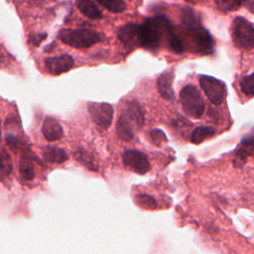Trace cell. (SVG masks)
<instances>
[{
    "mask_svg": "<svg viewBox=\"0 0 254 254\" xmlns=\"http://www.w3.org/2000/svg\"><path fill=\"white\" fill-rule=\"evenodd\" d=\"M173 29L170 21L162 15L145 20L139 24V47L147 50H156L160 47L163 37H167Z\"/></svg>",
    "mask_w": 254,
    "mask_h": 254,
    "instance_id": "1",
    "label": "cell"
},
{
    "mask_svg": "<svg viewBox=\"0 0 254 254\" xmlns=\"http://www.w3.org/2000/svg\"><path fill=\"white\" fill-rule=\"evenodd\" d=\"M59 39L73 48H88L100 42L102 37L90 29H64L60 31Z\"/></svg>",
    "mask_w": 254,
    "mask_h": 254,
    "instance_id": "2",
    "label": "cell"
},
{
    "mask_svg": "<svg viewBox=\"0 0 254 254\" xmlns=\"http://www.w3.org/2000/svg\"><path fill=\"white\" fill-rule=\"evenodd\" d=\"M180 101L185 113L192 118H200L204 111L203 99L194 85H186L180 92Z\"/></svg>",
    "mask_w": 254,
    "mask_h": 254,
    "instance_id": "3",
    "label": "cell"
},
{
    "mask_svg": "<svg viewBox=\"0 0 254 254\" xmlns=\"http://www.w3.org/2000/svg\"><path fill=\"white\" fill-rule=\"evenodd\" d=\"M232 38L238 48L252 49L254 47V27L246 19L236 17L232 24Z\"/></svg>",
    "mask_w": 254,
    "mask_h": 254,
    "instance_id": "4",
    "label": "cell"
},
{
    "mask_svg": "<svg viewBox=\"0 0 254 254\" xmlns=\"http://www.w3.org/2000/svg\"><path fill=\"white\" fill-rule=\"evenodd\" d=\"M199 84L211 103L219 105L223 102L226 95V87L221 80L209 75H200Z\"/></svg>",
    "mask_w": 254,
    "mask_h": 254,
    "instance_id": "5",
    "label": "cell"
},
{
    "mask_svg": "<svg viewBox=\"0 0 254 254\" xmlns=\"http://www.w3.org/2000/svg\"><path fill=\"white\" fill-rule=\"evenodd\" d=\"M187 35L194 52L203 55H207L213 52L214 43L207 30L203 29L202 27L187 29Z\"/></svg>",
    "mask_w": 254,
    "mask_h": 254,
    "instance_id": "6",
    "label": "cell"
},
{
    "mask_svg": "<svg viewBox=\"0 0 254 254\" xmlns=\"http://www.w3.org/2000/svg\"><path fill=\"white\" fill-rule=\"evenodd\" d=\"M88 112L92 121L100 129H108L113 119V107L109 103H89Z\"/></svg>",
    "mask_w": 254,
    "mask_h": 254,
    "instance_id": "7",
    "label": "cell"
},
{
    "mask_svg": "<svg viewBox=\"0 0 254 254\" xmlns=\"http://www.w3.org/2000/svg\"><path fill=\"white\" fill-rule=\"evenodd\" d=\"M122 160L126 168L140 175L146 174L151 169L147 156L138 150H126L122 154Z\"/></svg>",
    "mask_w": 254,
    "mask_h": 254,
    "instance_id": "8",
    "label": "cell"
},
{
    "mask_svg": "<svg viewBox=\"0 0 254 254\" xmlns=\"http://www.w3.org/2000/svg\"><path fill=\"white\" fill-rule=\"evenodd\" d=\"M73 59L69 55H61L58 57H50L45 59L47 70L54 75H59L69 70L73 66Z\"/></svg>",
    "mask_w": 254,
    "mask_h": 254,
    "instance_id": "9",
    "label": "cell"
},
{
    "mask_svg": "<svg viewBox=\"0 0 254 254\" xmlns=\"http://www.w3.org/2000/svg\"><path fill=\"white\" fill-rule=\"evenodd\" d=\"M173 81L174 71L172 68L162 72L157 79L158 91L162 95V97L167 100H173L175 96V92L173 89Z\"/></svg>",
    "mask_w": 254,
    "mask_h": 254,
    "instance_id": "10",
    "label": "cell"
},
{
    "mask_svg": "<svg viewBox=\"0 0 254 254\" xmlns=\"http://www.w3.org/2000/svg\"><path fill=\"white\" fill-rule=\"evenodd\" d=\"M139 24L127 23L118 30L119 40L128 47H139Z\"/></svg>",
    "mask_w": 254,
    "mask_h": 254,
    "instance_id": "11",
    "label": "cell"
},
{
    "mask_svg": "<svg viewBox=\"0 0 254 254\" xmlns=\"http://www.w3.org/2000/svg\"><path fill=\"white\" fill-rule=\"evenodd\" d=\"M42 133L50 142L60 140L64 135L62 125L54 117H47L45 119L42 126Z\"/></svg>",
    "mask_w": 254,
    "mask_h": 254,
    "instance_id": "12",
    "label": "cell"
},
{
    "mask_svg": "<svg viewBox=\"0 0 254 254\" xmlns=\"http://www.w3.org/2000/svg\"><path fill=\"white\" fill-rule=\"evenodd\" d=\"M254 153V134L243 138L237 148L234 165L241 167L245 163L246 159Z\"/></svg>",
    "mask_w": 254,
    "mask_h": 254,
    "instance_id": "13",
    "label": "cell"
},
{
    "mask_svg": "<svg viewBox=\"0 0 254 254\" xmlns=\"http://www.w3.org/2000/svg\"><path fill=\"white\" fill-rule=\"evenodd\" d=\"M131 120V122L138 128L144 124V113L140 104L136 100H129L126 103V112L124 113Z\"/></svg>",
    "mask_w": 254,
    "mask_h": 254,
    "instance_id": "14",
    "label": "cell"
},
{
    "mask_svg": "<svg viewBox=\"0 0 254 254\" xmlns=\"http://www.w3.org/2000/svg\"><path fill=\"white\" fill-rule=\"evenodd\" d=\"M131 120L126 116V114H121L118 118L116 124V133L121 140L130 141L134 137L133 127H132Z\"/></svg>",
    "mask_w": 254,
    "mask_h": 254,
    "instance_id": "15",
    "label": "cell"
},
{
    "mask_svg": "<svg viewBox=\"0 0 254 254\" xmlns=\"http://www.w3.org/2000/svg\"><path fill=\"white\" fill-rule=\"evenodd\" d=\"M43 156L47 162L53 164H61L67 160V154L65 151L56 146L45 148L43 151Z\"/></svg>",
    "mask_w": 254,
    "mask_h": 254,
    "instance_id": "16",
    "label": "cell"
},
{
    "mask_svg": "<svg viewBox=\"0 0 254 254\" xmlns=\"http://www.w3.org/2000/svg\"><path fill=\"white\" fill-rule=\"evenodd\" d=\"M181 21L183 25L187 27V29H195L201 27L199 16L191 7H183Z\"/></svg>",
    "mask_w": 254,
    "mask_h": 254,
    "instance_id": "17",
    "label": "cell"
},
{
    "mask_svg": "<svg viewBox=\"0 0 254 254\" xmlns=\"http://www.w3.org/2000/svg\"><path fill=\"white\" fill-rule=\"evenodd\" d=\"M78 10L86 17L91 19H100L102 18V13L97 7V5L89 0H80L76 2Z\"/></svg>",
    "mask_w": 254,
    "mask_h": 254,
    "instance_id": "18",
    "label": "cell"
},
{
    "mask_svg": "<svg viewBox=\"0 0 254 254\" xmlns=\"http://www.w3.org/2000/svg\"><path fill=\"white\" fill-rule=\"evenodd\" d=\"M215 133V129L210 126H199L196 127L190 136V141L193 144H199L204 140L212 137Z\"/></svg>",
    "mask_w": 254,
    "mask_h": 254,
    "instance_id": "19",
    "label": "cell"
},
{
    "mask_svg": "<svg viewBox=\"0 0 254 254\" xmlns=\"http://www.w3.org/2000/svg\"><path fill=\"white\" fill-rule=\"evenodd\" d=\"M166 41H167V44H168L170 50H172L174 53L182 54L185 51L184 43H183L182 39L178 36V34L174 31V29H172L170 31Z\"/></svg>",
    "mask_w": 254,
    "mask_h": 254,
    "instance_id": "20",
    "label": "cell"
},
{
    "mask_svg": "<svg viewBox=\"0 0 254 254\" xmlns=\"http://www.w3.org/2000/svg\"><path fill=\"white\" fill-rule=\"evenodd\" d=\"M20 173L21 176L27 180V181H32L34 179V167L31 159L28 157H22L20 160Z\"/></svg>",
    "mask_w": 254,
    "mask_h": 254,
    "instance_id": "21",
    "label": "cell"
},
{
    "mask_svg": "<svg viewBox=\"0 0 254 254\" xmlns=\"http://www.w3.org/2000/svg\"><path fill=\"white\" fill-rule=\"evenodd\" d=\"M98 3L112 13H121L126 9V3L122 0H110V1L99 0Z\"/></svg>",
    "mask_w": 254,
    "mask_h": 254,
    "instance_id": "22",
    "label": "cell"
},
{
    "mask_svg": "<svg viewBox=\"0 0 254 254\" xmlns=\"http://www.w3.org/2000/svg\"><path fill=\"white\" fill-rule=\"evenodd\" d=\"M74 158H75L76 161L80 162L82 165H84L86 168H88L90 170L95 171L97 169L96 164L94 163V160L89 156L88 153H86L83 150L76 151L75 154H74Z\"/></svg>",
    "mask_w": 254,
    "mask_h": 254,
    "instance_id": "23",
    "label": "cell"
},
{
    "mask_svg": "<svg viewBox=\"0 0 254 254\" xmlns=\"http://www.w3.org/2000/svg\"><path fill=\"white\" fill-rule=\"evenodd\" d=\"M241 91L248 96H254V73L242 77L240 80Z\"/></svg>",
    "mask_w": 254,
    "mask_h": 254,
    "instance_id": "24",
    "label": "cell"
},
{
    "mask_svg": "<svg viewBox=\"0 0 254 254\" xmlns=\"http://www.w3.org/2000/svg\"><path fill=\"white\" fill-rule=\"evenodd\" d=\"M11 171H12V163H11L10 156L8 155V153L6 152L5 149H2V152H1V175H2V178L9 176Z\"/></svg>",
    "mask_w": 254,
    "mask_h": 254,
    "instance_id": "25",
    "label": "cell"
},
{
    "mask_svg": "<svg viewBox=\"0 0 254 254\" xmlns=\"http://www.w3.org/2000/svg\"><path fill=\"white\" fill-rule=\"evenodd\" d=\"M136 201L139 205H141L142 207H145V208H155L157 205L154 197L149 194H145V193L138 194L136 196Z\"/></svg>",
    "mask_w": 254,
    "mask_h": 254,
    "instance_id": "26",
    "label": "cell"
},
{
    "mask_svg": "<svg viewBox=\"0 0 254 254\" xmlns=\"http://www.w3.org/2000/svg\"><path fill=\"white\" fill-rule=\"evenodd\" d=\"M218 9L222 11H233L238 9V7L242 4L241 2H235V1H216L215 2Z\"/></svg>",
    "mask_w": 254,
    "mask_h": 254,
    "instance_id": "27",
    "label": "cell"
},
{
    "mask_svg": "<svg viewBox=\"0 0 254 254\" xmlns=\"http://www.w3.org/2000/svg\"><path fill=\"white\" fill-rule=\"evenodd\" d=\"M150 138L152 140V142L156 145H160L162 142H165L167 141V138L164 134L163 131L159 130V129H155V130H152L150 132Z\"/></svg>",
    "mask_w": 254,
    "mask_h": 254,
    "instance_id": "28",
    "label": "cell"
},
{
    "mask_svg": "<svg viewBox=\"0 0 254 254\" xmlns=\"http://www.w3.org/2000/svg\"><path fill=\"white\" fill-rule=\"evenodd\" d=\"M47 37V34H35V35H32L31 37H30V40H31V42H32V44L33 45H35V46H39L40 45V43L45 39Z\"/></svg>",
    "mask_w": 254,
    "mask_h": 254,
    "instance_id": "29",
    "label": "cell"
},
{
    "mask_svg": "<svg viewBox=\"0 0 254 254\" xmlns=\"http://www.w3.org/2000/svg\"><path fill=\"white\" fill-rule=\"evenodd\" d=\"M246 5H247V7H248V9L250 10V11H252V12H254V1H249V2H247L246 3Z\"/></svg>",
    "mask_w": 254,
    "mask_h": 254,
    "instance_id": "30",
    "label": "cell"
}]
</instances>
